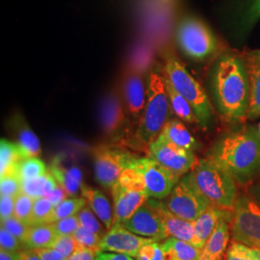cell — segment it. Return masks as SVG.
Wrapping results in <instances>:
<instances>
[{
    "label": "cell",
    "instance_id": "1",
    "mask_svg": "<svg viewBox=\"0 0 260 260\" xmlns=\"http://www.w3.org/2000/svg\"><path fill=\"white\" fill-rule=\"evenodd\" d=\"M238 184H248L260 174V135L254 126H244L225 134L210 154Z\"/></svg>",
    "mask_w": 260,
    "mask_h": 260
},
{
    "label": "cell",
    "instance_id": "2",
    "mask_svg": "<svg viewBox=\"0 0 260 260\" xmlns=\"http://www.w3.org/2000/svg\"><path fill=\"white\" fill-rule=\"evenodd\" d=\"M213 84L217 105L226 121L247 119L250 98L244 59L234 54L222 56L214 70Z\"/></svg>",
    "mask_w": 260,
    "mask_h": 260
},
{
    "label": "cell",
    "instance_id": "3",
    "mask_svg": "<svg viewBox=\"0 0 260 260\" xmlns=\"http://www.w3.org/2000/svg\"><path fill=\"white\" fill-rule=\"evenodd\" d=\"M188 177L211 205L220 209L233 210L238 197L237 182L213 158L207 156L198 160Z\"/></svg>",
    "mask_w": 260,
    "mask_h": 260
},
{
    "label": "cell",
    "instance_id": "4",
    "mask_svg": "<svg viewBox=\"0 0 260 260\" xmlns=\"http://www.w3.org/2000/svg\"><path fill=\"white\" fill-rule=\"evenodd\" d=\"M172 111L164 75L151 71L147 86L146 105L136 131V138L140 144L149 146L157 139L165 124L171 120Z\"/></svg>",
    "mask_w": 260,
    "mask_h": 260
},
{
    "label": "cell",
    "instance_id": "5",
    "mask_svg": "<svg viewBox=\"0 0 260 260\" xmlns=\"http://www.w3.org/2000/svg\"><path fill=\"white\" fill-rule=\"evenodd\" d=\"M164 75L191 104L199 124L206 129L213 120V108L203 87L174 56L166 60Z\"/></svg>",
    "mask_w": 260,
    "mask_h": 260
},
{
    "label": "cell",
    "instance_id": "6",
    "mask_svg": "<svg viewBox=\"0 0 260 260\" xmlns=\"http://www.w3.org/2000/svg\"><path fill=\"white\" fill-rule=\"evenodd\" d=\"M233 240L260 249V203L247 195L238 196L231 220Z\"/></svg>",
    "mask_w": 260,
    "mask_h": 260
},
{
    "label": "cell",
    "instance_id": "7",
    "mask_svg": "<svg viewBox=\"0 0 260 260\" xmlns=\"http://www.w3.org/2000/svg\"><path fill=\"white\" fill-rule=\"evenodd\" d=\"M177 41L186 55L194 60H204L217 48V40L201 19L187 17L177 29Z\"/></svg>",
    "mask_w": 260,
    "mask_h": 260
},
{
    "label": "cell",
    "instance_id": "8",
    "mask_svg": "<svg viewBox=\"0 0 260 260\" xmlns=\"http://www.w3.org/2000/svg\"><path fill=\"white\" fill-rule=\"evenodd\" d=\"M164 205L169 211L189 222H195L211 206L210 202L191 182L188 175L180 178Z\"/></svg>",
    "mask_w": 260,
    "mask_h": 260
},
{
    "label": "cell",
    "instance_id": "9",
    "mask_svg": "<svg viewBox=\"0 0 260 260\" xmlns=\"http://www.w3.org/2000/svg\"><path fill=\"white\" fill-rule=\"evenodd\" d=\"M131 167L143 175L149 198L159 201L167 199L181 178L149 156L136 158Z\"/></svg>",
    "mask_w": 260,
    "mask_h": 260
},
{
    "label": "cell",
    "instance_id": "10",
    "mask_svg": "<svg viewBox=\"0 0 260 260\" xmlns=\"http://www.w3.org/2000/svg\"><path fill=\"white\" fill-rule=\"evenodd\" d=\"M136 158V155L120 149L99 148L94 152V175L98 182L105 188H112Z\"/></svg>",
    "mask_w": 260,
    "mask_h": 260
},
{
    "label": "cell",
    "instance_id": "11",
    "mask_svg": "<svg viewBox=\"0 0 260 260\" xmlns=\"http://www.w3.org/2000/svg\"><path fill=\"white\" fill-rule=\"evenodd\" d=\"M163 202L148 200L122 225L131 233L160 242L167 239L162 222Z\"/></svg>",
    "mask_w": 260,
    "mask_h": 260
},
{
    "label": "cell",
    "instance_id": "12",
    "mask_svg": "<svg viewBox=\"0 0 260 260\" xmlns=\"http://www.w3.org/2000/svg\"><path fill=\"white\" fill-rule=\"evenodd\" d=\"M149 154L179 177L189 173L198 162L193 150L180 148L161 136L149 145Z\"/></svg>",
    "mask_w": 260,
    "mask_h": 260
},
{
    "label": "cell",
    "instance_id": "13",
    "mask_svg": "<svg viewBox=\"0 0 260 260\" xmlns=\"http://www.w3.org/2000/svg\"><path fill=\"white\" fill-rule=\"evenodd\" d=\"M151 242L154 240L131 233L122 224H114L107 233H104L101 242V250L136 257L141 248Z\"/></svg>",
    "mask_w": 260,
    "mask_h": 260
},
{
    "label": "cell",
    "instance_id": "14",
    "mask_svg": "<svg viewBox=\"0 0 260 260\" xmlns=\"http://www.w3.org/2000/svg\"><path fill=\"white\" fill-rule=\"evenodd\" d=\"M111 189L114 202L113 225L122 224L149 199L148 193L124 189L117 182Z\"/></svg>",
    "mask_w": 260,
    "mask_h": 260
},
{
    "label": "cell",
    "instance_id": "15",
    "mask_svg": "<svg viewBox=\"0 0 260 260\" xmlns=\"http://www.w3.org/2000/svg\"><path fill=\"white\" fill-rule=\"evenodd\" d=\"M233 210H223L213 233L202 250L200 260H223L231 239V220Z\"/></svg>",
    "mask_w": 260,
    "mask_h": 260
},
{
    "label": "cell",
    "instance_id": "16",
    "mask_svg": "<svg viewBox=\"0 0 260 260\" xmlns=\"http://www.w3.org/2000/svg\"><path fill=\"white\" fill-rule=\"evenodd\" d=\"M244 63L249 82L248 120H255L260 116V49L249 50L244 56Z\"/></svg>",
    "mask_w": 260,
    "mask_h": 260
},
{
    "label": "cell",
    "instance_id": "17",
    "mask_svg": "<svg viewBox=\"0 0 260 260\" xmlns=\"http://www.w3.org/2000/svg\"><path fill=\"white\" fill-rule=\"evenodd\" d=\"M100 119L103 129L107 135L118 134L125 123V115L119 98L111 93L107 95L101 105Z\"/></svg>",
    "mask_w": 260,
    "mask_h": 260
},
{
    "label": "cell",
    "instance_id": "18",
    "mask_svg": "<svg viewBox=\"0 0 260 260\" xmlns=\"http://www.w3.org/2000/svg\"><path fill=\"white\" fill-rule=\"evenodd\" d=\"M48 171L55 178L57 183L65 189L70 197L76 195L83 185L82 172L76 166L66 167L60 157L53 159Z\"/></svg>",
    "mask_w": 260,
    "mask_h": 260
},
{
    "label": "cell",
    "instance_id": "19",
    "mask_svg": "<svg viewBox=\"0 0 260 260\" xmlns=\"http://www.w3.org/2000/svg\"><path fill=\"white\" fill-rule=\"evenodd\" d=\"M81 193L89 207L93 210L101 222H103L105 229L109 231L113 225L114 211L107 197L102 191L85 184L81 187Z\"/></svg>",
    "mask_w": 260,
    "mask_h": 260
},
{
    "label": "cell",
    "instance_id": "20",
    "mask_svg": "<svg viewBox=\"0 0 260 260\" xmlns=\"http://www.w3.org/2000/svg\"><path fill=\"white\" fill-rule=\"evenodd\" d=\"M162 222L164 226V232L167 238H176L178 240L194 243L195 232L194 222H189L178 217L168 210L164 205L162 207Z\"/></svg>",
    "mask_w": 260,
    "mask_h": 260
},
{
    "label": "cell",
    "instance_id": "21",
    "mask_svg": "<svg viewBox=\"0 0 260 260\" xmlns=\"http://www.w3.org/2000/svg\"><path fill=\"white\" fill-rule=\"evenodd\" d=\"M124 96L130 115L141 118L146 105L147 88L138 74L130 75L124 82Z\"/></svg>",
    "mask_w": 260,
    "mask_h": 260
},
{
    "label": "cell",
    "instance_id": "22",
    "mask_svg": "<svg viewBox=\"0 0 260 260\" xmlns=\"http://www.w3.org/2000/svg\"><path fill=\"white\" fill-rule=\"evenodd\" d=\"M223 210L224 209H220L211 205L194 222L195 239L193 245L203 250L205 243L213 233Z\"/></svg>",
    "mask_w": 260,
    "mask_h": 260
},
{
    "label": "cell",
    "instance_id": "23",
    "mask_svg": "<svg viewBox=\"0 0 260 260\" xmlns=\"http://www.w3.org/2000/svg\"><path fill=\"white\" fill-rule=\"evenodd\" d=\"M159 136L183 149L194 151L199 148V143L190 131L186 128L181 121L176 119L168 121Z\"/></svg>",
    "mask_w": 260,
    "mask_h": 260
},
{
    "label": "cell",
    "instance_id": "24",
    "mask_svg": "<svg viewBox=\"0 0 260 260\" xmlns=\"http://www.w3.org/2000/svg\"><path fill=\"white\" fill-rule=\"evenodd\" d=\"M160 245L167 260H200L202 256V249L189 242L170 237Z\"/></svg>",
    "mask_w": 260,
    "mask_h": 260
},
{
    "label": "cell",
    "instance_id": "25",
    "mask_svg": "<svg viewBox=\"0 0 260 260\" xmlns=\"http://www.w3.org/2000/svg\"><path fill=\"white\" fill-rule=\"evenodd\" d=\"M164 80H165L168 96H169L170 104H171L173 112L182 121L189 122V123H198L199 124L198 117L196 116L195 112L193 110L191 104L188 103V101L183 95H181L177 92V90L175 89V87L173 86V84L171 83V81L165 75H164Z\"/></svg>",
    "mask_w": 260,
    "mask_h": 260
},
{
    "label": "cell",
    "instance_id": "26",
    "mask_svg": "<svg viewBox=\"0 0 260 260\" xmlns=\"http://www.w3.org/2000/svg\"><path fill=\"white\" fill-rule=\"evenodd\" d=\"M56 236L53 223L35 224L30 226L23 244L31 250L50 248Z\"/></svg>",
    "mask_w": 260,
    "mask_h": 260
},
{
    "label": "cell",
    "instance_id": "27",
    "mask_svg": "<svg viewBox=\"0 0 260 260\" xmlns=\"http://www.w3.org/2000/svg\"><path fill=\"white\" fill-rule=\"evenodd\" d=\"M57 185L58 183L55 178L48 171L46 175L42 177L22 181V192L35 200L38 198L46 197Z\"/></svg>",
    "mask_w": 260,
    "mask_h": 260
},
{
    "label": "cell",
    "instance_id": "28",
    "mask_svg": "<svg viewBox=\"0 0 260 260\" xmlns=\"http://www.w3.org/2000/svg\"><path fill=\"white\" fill-rule=\"evenodd\" d=\"M20 158L17 144L8 140L1 139L0 143V177L17 173Z\"/></svg>",
    "mask_w": 260,
    "mask_h": 260
},
{
    "label": "cell",
    "instance_id": "29",
    "mask_svg": "<svg viewBox=\"0 0 260 260\" xmlns=\"http://www.w3.org/2000/svg\"><path fill=\"white\" fill-rule=\"evenodd\" d=\"M20 161L27 158L38 157L41 152V145L37 135L29 127L21 128L17 143Z\"/></svg>",
    "mask_w": 260,
    "mask_h": 260
},
{
    "label": "cell",
    "instance_id": "30",
    "mask_svg": "<svg viewBox=\"0 0 260 260\" xmlns=\"http://www.w3.org/2000/svg\"><path fill=\"white\" fill-rule=\"evenodd\" d=\"M54 210L55 206L46 197L35 199L30 224L35 225L53 223Z\"/></svg>",
    "mask_w": 260,
    "mask_h": 260
},
{
    "label": "cell",
    "instance_id": "31",
    "mask_svg": "<svg viewBox=\"0 0 260 260\" xmlns=\"http://www.w3.org/2000/svg\"><path fill=\"white\" fill-rule=\"evenodd\" d=\"M48 172L46 164L38 157L27 158L19 161L17 174L22 181L34 179L46 175Z\"/></svg>",
    "mask_w": 260,
    "mask_h": 260
},
{
    "label": "cell",
    "instance_id": "32",
    "mask_svg": "<svg viewBox=\"0 0 260 260\" xmlns=\"http://www.w3.org/2000/svg\"><path fill=\"white\" fill-rule=\"evenodd\" d=\"M223 260H260V249L233 240L225 251Z\"/></svg>",
    "mask_w": 260,
    "mask_h": 260
},
{
    "label": "cell",
    "instance_id": "33",
    "mask_svg": "<svg viewBox=\"0 0 260 260\" xmlns=\"http://www.w3.org/2000/svg\"><path fill=\"white\" fill-rule=\"evenodd\" d=\"M87 205L85 198H77L71 197L66 199L61 204L55 206L54 215H53V223L64 219L67 217H71L78 213L82 208Z\"/></svg>",
    "mask_w": 260,
    "mask_h": 260
},
{
    "label": "cell",
    "instance_id": "34",
    "mask_svg": "<svg viewBox=\"0 0 260 260\" xmlns=\"http://www.w3.org/2000/svg\"><path fill=\"white\" fill-rule=\"evenodd\" d=\"M117 183L131 191H138V192H146L147 188L143 175L135 168H127L121 173Z\"/></svg>",
    "mask_w": 260,
    "mask_h": 260
},
{
    "label": "cell",
    "instance_id": "35",
    "mask_svg": "<svg viewBox=\"0 0 260 260\" xmlns=\"http://www.w3.org/2000/svg\"><path fill=\"white\" fill-rule=\"evenodd\" d=\"M33 205H34V199L32 197L28 196L27 194L21 192L20 194L16 197L14 216H16L22 222L30 224Z\"/></svg>",
    "mask_w": 260,
    "mask_h": 260
},
{
    "label": "cell",
    "instance_id": "36",
    "mask_svg": "<svg viewBox=\"0 0 260 260\" xmlns=\"http://www.w3.org/2000/svg\"><path fill=\"white\" fill-rule=\"evenodd\" d=\"M22 192V180L17 173L0 177V195L17 197Z\"/></svg>",
    "mask_w": 260,
    "mask_h": 260
},
{
    "label": "cell",
    "instance_id": "37",
    "mask_svg": "<svg viewBox=\"0 0 260 260\" xmlns=\"http://www.w3.org/2000/svg\"><path fill=\"white\" fill-rule=\"evenodd\" d=\"M79 247V244L75 240L73 234L57 235L50 248L59 251L66 259L70 257Z\"/></svg>",
    "mask_w": 260,
    "mask_h": 260
},
{
    "label": "cell",
    "instance_id": "38",
    "mask_svg": "<svg viewBox=\"0 0 260 260\" xmlns=\"http://www.w3.org/2000/svg\"><path fill=\"white\" fill-rule=\"evenodd\" d=\"M78 220L80 226L86 229L87 231H90L92 233H98L100 235H104L103 225L100 223V221L96 219L95 214L90 207H84L78 213Z\"/></svg>",
    "mask_w": 260,
    "mask_h": 260
},
{
    "label": "cell",
    "instance_id": "39",
    "mask_svg": "<svg viewBox=\"0 0 260 260\" xmlns=\"http://www.w3.org/2000/svg\"><path fill=\"white\" fill-rule=\"evenodd\" d=\"M73 235L75 236V240L79 244V246L102 251L101 242L103 239V235L87 231L82 226H79Z\"/></svg>",
    "mask_w": 260,
    "mask_h": 260
},
{
    "label": "cell",
    "instance_id": "40",
    "mask_svg": "<svg viewBox=\"0 0 260 260\" xmlns=\"http://www.w3.org/2000/svg\"><path fill=\"white\" fill-rule=\"evenodd\" d=\"M30 226H31L30 224L22 222L16 216H12L7 219L1 220V228H4L5 230H7L9 233L15 235L22 243H24Z\"/></svg>",
    "mask_w": 260,
    "mask_h": 260
},
{
    "label": "cell",
    "instance_id": "41",
    "mask_svg": "<svg viewBox=\"0 0 260 260\" xmlns=\"http://www.w3.org/2000/svg\"><path fill=\"white\" fill-rule=\"evenodd\" d=\"M260 19V0H252L240 20L242 33L250 31Z\"/></svg>",
    "mask_w": 260,
    "mask_h": 260
},
{
    "label": "cell",
    "instance_id": "42",
    "mask_svg": "<svg viewBox=\"0 0 260 260\" xmlns=\"http://www.w3.org/2000/svg\"><path fill=\"white\" fill-rule=\"evenodd\" d=\"M53 223L54 230L57 235H67V234H74L77 231V229L80 226L79 220L77 214L67 217L64 219H61L59 221H56Z\"/></svg>",
    "mask_w": 260,
    "mask_h": 260
},
{
    "label": "cell",
    "instance_id": "43",
    "mask_svg": "<svg viewBox=\"0 0 260 260\" xmlns=\"http://www.w3.org/2000/svg\"><path fill=\"white\" fill-rule=\"evenodd\" d=\"M22 242L4 228L0 229V250L10 252H20Z\"/></svg>",
    "mask_w": 260,
    "mask_h": 260
},
{
    "label": "cell",
    "instance_id": "44",
    "mask_svg": "<svg viewBox=\"0 0 260 260\" xmlns=\"http://www.w3.org/2000/svg\"><path fill=\"white\" fill-rule=\"evenodd\" d=\"M16 198L12 196H1L0 198V220L14 216Z\"/></svg>",
    "mask_w": 260,
    "mask_h": 260
},
{
    "label": "cell",
    "instance_id": "45",
    "mask_svg": "<svg viewBox=\"0 0 260 260\" xmlns=\"http://www.w3.org/2000/svg\"><path fill=\"white\" fill-rule=\"evenodd\" d=\"M102 251L79 246L76 251L66 260H94Z\"/></svg>",
    "mask_w": 260,
    "mask_h": 260
},
{
    "label": "cell",
    "instance_id": "46",
    "mask_svg": "<svg viewBox=\"0 0 260 260\" xmlns=\"http://www.w3.org/2000/svg\"><path fill=\"white\" fill-rule=\"evenodd\" d=\"M67 196H68V194H67L65 189L62 186L58 184L50 193H48L46 196V198L52 203V205L57 206L59 204H61L63 201H65L67 199Z\"/></svg>",
    "mask_w": 260,
    "mask_h": 260
},
{
    "label": "cell",
    "instance_id": "47",
    "mask_svg": "<svg viewBox=\"0 0 260 260\" xmlns=\"http://www.w3.org/2000/svg\"><path fill=\"white\" fill-rule=\"evenodd\" d=\"M42 260H66L65 257L52 248H43L34 250Z\"/></svg>",
    "mask_w": 260,
    "mask_h": 260
},
{
    "label": "cell",
    "instance_id": "48",
    "mask_svg": "<svg viewBox=\"0 0 260 260\" xmlns=\"http://www.w3.org/2000/svg\"><path fill=\"white\" fill-rule=\"evenodd\" d=\"M94 260H134L129 255L110 252V251H101Z\"/></svg>",
    "mask_w": 260,
    "mask_h": 260
},
{
    "label": "cell",
    "instance_id": "49",
    "mask_svg": "<svg viewBox=\"0 0 260 260\" xmlns=\"http://www.w3.org/2000/svg\"><path fill=\"white\" fill-rule=\"evenodd\" d=\"M19 260H42L34 250H26L19 252Z\"/></svg>",
    "mask_w": 260,
    "mask_h": 260
},
{
    "label": "cell",
    "instance_id": "50",
    "mask_svg": "<svg viewBox=\"0 0 260 260\" xmlns=\"http://www.w3.org/2000/svg\"><path fill=\"white\" fill-rule=\"evenodd\" d=\"M0 260H19V252H10L0 250Z\"/></svg>",
    "mask_w": 260,
    "mask_h": 260
},
{
    "label": "cell",
    "instance_id": "51",
    "mask_svg": "<svg viewBox=\"0 0 260 260\" xmlns=\"http://www.w3.org/2000/svg\"><path fill=\"white\" fill-rule=\"evenodd\" d=\"M151 260H167L166 259V256H165V253L161 248V245H160V242H157V246H156V252H155V255L154 257Z\"/></svg>",
    "mask_w": 260,
    "mask_h": 260
},
{
    "label": "cell",
    "instance_id": "52",
    "mask_svg": "<svg viewBox=\"0 0 260 260\" xmlns=\"http://www.w3.org/2000/svg\"><path fill=\"white\" fill-rule=\"evenodd\" d=\"M255 128H256L257 132H258V134L260 135V122L257 124V125H256V127H255Z\"/></svg>",
    "mask_w": 260,
    "mask_h": 260
}]
</instances>
